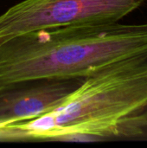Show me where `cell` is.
<instances>
[{"label":"cell","mask_w":147,"mask_h":148,"mask_svg":"<svg viewBox=\"0 0 147 148\" xmlns=\"http://www.w3.org/2000/svg\"><path fill=\"white\" fill-rule=\"evenodd\" d=\"M147 134V59L108 65L85 77L57 108L0 128L3 140L92 142Z\"/></svg>","instance_id":"6da1fadb"},{"label":"cell","mask_w":147,"mask_h":148,"mask_svg":"<svg viewBox=\"0 0 147 148\" xmlns=\"http://www.w3.org/2000/svg\"><path fill=\"white\" fill-rule=\"evenodd\" d=\"M146 0H23L0 15V42L32 30L120 22Z\"/></svg>","instance_id":"3957f363"},{"label":"cell","mask_w":147,"mask_h":148,"mask_svg":"<svg viewBox=\"0 0 147 148\" xmlns=\"http://www.w3.org/2000/svg\"><path fill=\"white\" fill-rule=\"evenodd\" d=\"M147 59V23L66 25L0 42V87L86 77L108 65Z\"/></svg>","instance_id":"7a4b0ae2"},{"label":"cell","mask_w":147,"mask_h":148,"mask_svg":"<svg viewBox=\"0 0 147 148\" xmlns=\"http://www.w3.org/2000/svg\"><path fill=\"white\" fill-rule=\"evenodd\" d=\"M84 79H38L0 87V128L57 108Z\"/></svg>","instance_id":"277c9868"}]
</instances>
